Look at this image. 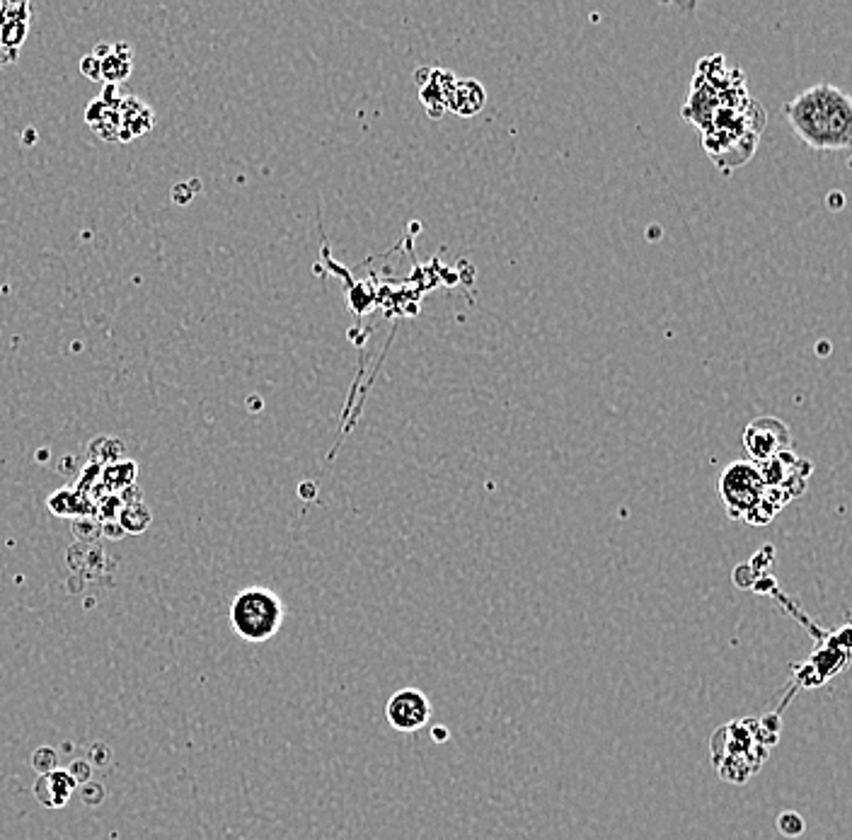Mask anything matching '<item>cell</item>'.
Here are the masks:
<instances>
[{
	"label": "cell",
	"instance_id": "obj_1",
	"mask_svg": "<svg viewBox=\"0 0 852 840\" xmlns=\"http://www.w3.org/2000/svg\"><path fill=\"white\" fill-rule=\"evenodd\" d=\"M792 131L814 151H848L852 143V102L831 83L811 85L785 105Z\"/></svg>",
	"mask_w": 852,
	"mask_h": 840
},
{
	"label": "cell",
	"instance_id": "obj_8",
	"mask_svg": "<svg viewBox=\"0 0 852 840\" xmlns=\"http://www.w3.org/2000/svg\"><path fill=\"white\" fill-rule=\"evenodd\" d=\"M117 523H122L124 533H141V531H146L148 523H151V514H148L146 506L131 504V506H124V509L119 511Z\"/></svg>",
	"mask_w": 852,
	"mask_h": 840
},
{
	"label": "cell",
	"instance_id": "obj_7",
	"mask_svg": "<svg viewBox=\"0 0 852 840\" xmlns=\"http://www.w3.org/2000/svg\"><path fill=\"white\" fill-rule=\"evenodd\" d=\"M49 509L59 516H85L92 511V502L80 497L78 492L61 489V492H56L54 497L49 499Z\"/></svg>",
	"mask_w": 852,
	"mask_h": 840
},
{
	"label": "cell",
	"instance_id": "obj_13",
	"mask_svg": "<svg viewBox=\"0 0 852 840\" xmlns=\"http://www.w3.org/2000/svg\"><path fill=\"white\" fill-rule=\"evenodd\" d=\"M434 734H436V736H434V739H436V741H443V739H448V736H443V729H434Z\"/></svg>",
	"mask_w": 852,
	"mask_h": 840
},
{
	"label": "cell",
	"instance_id": "obj_6",
	"mask_svg": "<svg viewBox=\"0 0 852 840\" xmlns=\"http://www.w3.org/2000/svg\"><path fill=\"white\" fill-rule=\"evenodd\" d=\"M76 787L78 782L71 778L68 770L54 768L51 773L39 775L37 785H34V795H37V799L44 804V807L61 809L63 804L71 799L73 792H76Z\"/></svg>",
	"mask_w": 852,
	"mask_h": 840
},
{
	"label": "cell",
	"instance_id": "obj_2",
	"mask_svg": "<svg viewBox=\"0 0 852 840\" xmlns=\"http://www.w3.org/2000/svg\"><path fill=\"white\" fill-rule=\"evenodd\" d=\"M719 497L727 506L731 519L748 521L753 526H763L777 514L768 499V489L758 473V465L751 460H736L727 465V470L719 477Z\"/></svg>",
	"mask_w": 852,
	"mask_h": 840
},
{
	"label": "cell",
	"instance_id": "obj_12",
	"mask_svg": "<svg viewBox=\"0 0 852 840\" xmlns=\"http://www.w3.org/2000/svg\"><path fill=\"white\" fill-rule=\"evenodd\" d=\"M68 773H71V778L76 782H85L90 775V765L85 761H76L71 765V768H68Z\"/></svg>",
	"mask_w": 852,
	"mask_h": 840
},
{
	"label": "cell",
	"instance_id": "obj_3",
	"mask_svg": "<svg viewBox=\"0 0 852 840\" xmlns=\"http://www.w3.org/2000/svg\"><path fill=\"white\" fill-rule=\"evenodd\" d=\"M230 625L240 640L269 642L286 620V606L267 586H247L230 603Z\"/></svg>",
	"mask_w": 852,
	"mask_h": 840
},
{
	"label": "cell",
	"instance_id": "obj_11",
	"mask_svg": "<svg viewBox=\"0 0 852 840\" xmlns=\"http://www.w3.org/2000/svg\"><path fill=\"white\" fill-rule=\"evenodd\" d=\"M32 765L39 775L51 773V770L56 768V751H51V749H46V746H42V749H37V753L32 756Z\"/></svg>",
	"mask_w": 852,
	"mask_h": 840
},
{
	"label": "cell",
	"instance_id": "obj_9",
	"mask_svg": "<svg viewBox=\"0 0 852 840\" xmlns=\"http://www.w3.org/2000/svg\"><path fill=\"white\" fill-rule=\"evenodd\" d=\"M804 824L802 814H797V811H782L780 816H777V831L782 833L785 838H799L804 833Z\"/></svg>",
	"mask_w": 852,
	"mask_h": 840
},
{
	"label": "cell",
	"instance_id": "obj_4",
	"mask_svg": "<svg viewBox=\"0 0 852 840\" xmlns=\"http://www.w3.org/2000/svg\"><path fill=\"white\" fill-rule=\"evenodd\" d=\"M744 448L751 463H765L792 451V434L787 424L775 417L753 419L744 431Z\"/></svg>",
	"mask_w": 852,
	"mask_h": 840
},
{
	"label": "cell",
	"instance_id": "obj_10",
	"mask_svg": "<svg viewBox=\"0 0 852 840\" xmlns=\"http://www.w3.org/2000/svg\"><path fill=\"white\" fill-rule=\"evenodd\" d=\"M136 477V465L134 463H122V465H112V468L107 470L105 480L109 482V489H117V487H131V482H134Z\"/></svg>",
	"mask_w": 852,
	"mask_h": 840
},
{
	"label": "cell",
	"instance_id": "obj_5",
	"mask_svg": "<svg viewBox=\"0 0 852 840\" xmlns=\"http://www.w3.org/2000/svg\"><path fill=\"white\" fill-rule=\"evenodd\" d=\"M385 719L400 734L419 732L431 719V700L417 688L397 690L385 705Z\"/></svg>",
	"mask_w": 852,
	"mask_h": 840
}]
</instances>
